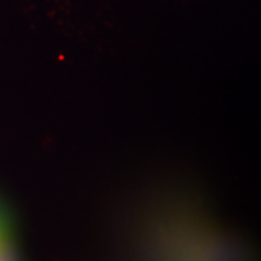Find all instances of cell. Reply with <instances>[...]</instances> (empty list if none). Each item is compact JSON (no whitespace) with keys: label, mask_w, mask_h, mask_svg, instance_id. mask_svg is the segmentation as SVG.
Wrapping results in <instances>:
<instances>
[]
</instances>
